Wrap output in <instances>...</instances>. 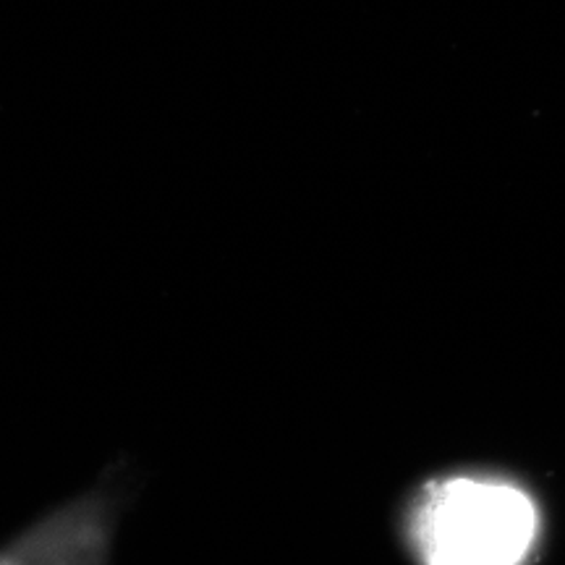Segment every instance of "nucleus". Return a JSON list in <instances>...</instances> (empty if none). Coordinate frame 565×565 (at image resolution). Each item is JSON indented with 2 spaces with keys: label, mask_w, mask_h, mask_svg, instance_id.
Masks as SVG:
<instances>
[{
  "label": "nucleus",
  "mask_w": 565,
  "mask_h": 565,
  "mask_svg": "<svg viewBox=\"0 0 565 565\" xmlns=\"http://www.w3.org/2000/svg\"><path fill=\"white\" fill-rule=\"evenodd\" d=\"M542 515L526 487L490 471L429 479L406 513L419 565H526Z\"/></svg>",
  "instance_id": "obj_1"
}]
</instances>
